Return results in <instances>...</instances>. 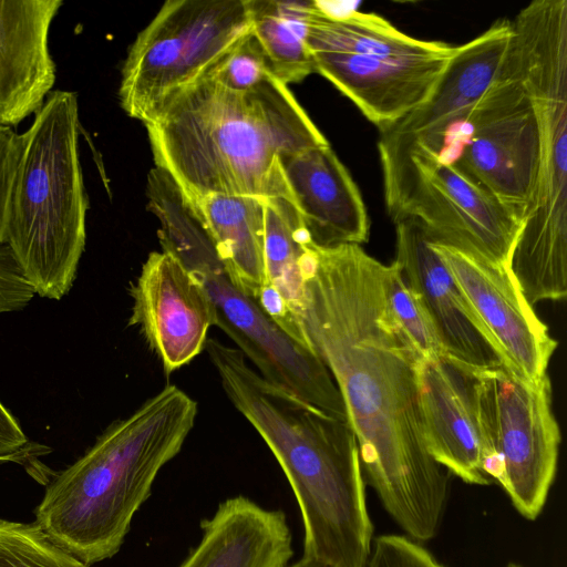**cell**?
<instances>
[{
	"mask_svg": "<svg viewBox=\"0 0 567 567\" xmlns=\"http://www.w3.org/2000/svg\"><path fill=\"white\" fill-rule=\"evenodd\" d=\"M388 265L360 245H309L299 324L331 373L359 449L365 483L406 536L440 529L449 493L422 434L416 371L422 358L386 301Z\"/></svg>",
	"mask_w": 567,
	"mask_h": 567,
	"instance_id": "1",
	"label": "cell"
},
{
	"mask_svg": "<svg viewBox=\"0 0 567 567\" xmlns=\"http://www.w3.org/2000/svg\"><path fill=\"white\" fill-rule=\"evenodd\" d=\"M153 159L193 200L292 198L281 158L329 142L275 76L247 92L202 76L145 124Z\"/></svg>",
	"mask_w": 567,
	"mask_h": 567,
	"instance_id": "2",
	"label": "cell"
},
{
	"mask_svg": "<svg viewBox=\"0 0 567 567\" xmlns=\"http://www.w3.org/2000/svg\"><path fill=\"white\" fill-rule=\"evenodd\" d=\"M206 350L233 405L281 466L300 507L303 556L333 567H365L373 543L355 436L334 419L270 383L236 348Z\"/></svg>",
	"mask_w": 567,
	"mask_h": 567,
	"instance_id": "3",
	"label": "cell"
},
{
	"mask_svg": "<svg viewBox=\"0 0 567 567\" xmlns=\"http://www.w3.org/2000/svg\"><path fill=\"white\" fill-rule=\"evenodd\" d=\"M197 403L167 385L113 422L72 465L47 485L35 524L86 565L114 556L161 468L182 450Z\"/></svg>",
	"mask_w": 567,
	"mask_h": 567,
	"instance_id": "4",
	"label": "cell"
},
{
	"mask_svg": "<svg viewBox=\"0 0 567 567\" xmlns=\"http://www.w3.org/2000/svg\"><path fill=\"white\" fill-rule=\"evenodd\" d=\"M538 128L529 207L509 270L530 306L567 295V0H536L512 21Z\"/></svg>",
	"mask_w": 567,
	"mask_h": 567,
	"instance_id": "5",
	"label": "cell"
},
{
	"mask_svg": "<svg viewBox=\"0 0 567 567\" xmlns=\"http://www.w3.org/2000/svg\"><path fill=\"white\" fill-rule=\"evenodd\" d=\"M80 131L78 94L55 90L19 134L4 245L34 293L53 300L72 288L85 248Z\"/></svg>",
	"mask_w": 567,
	"mask_h": 567,
	"instance_id": "6",
	"label": "cell"
},
{
	"mask_svg": "<svg viewBox=\"0 0 567 567\" xmlns=\"http://www.w3.org/2000/svg\"><path fill=\"white\" fill-rule=\"evenodd\" d=\"M384 203L394 224L509 268L522 223L453 163L406 138L380 134Z\"/></svg>",
	"mask_w": 567,
	"mask_h": 567,
	"instance_id": "7",
	"label": "cell"
},
{
	"mask_svg": "<svg viewBox=\"0 0 567 567\" xmlns=\"http://www.w3.org/2000/svg\"><path fill=\"white\" fill-rule=\"evenodd\" d=\"M162 250L177 257L202 284L217 326L270 383L315 409L347 422L340 391L320 358L291 338L251 297L236 287L217 257L206 227L185 224L161 236Z\"/></svg>",
	"mask_w": 567,
	"mask_h": 567,
	"instance_id": "8",
	"label": "cell"
},
{
	"mask_svg": "<svg viewBox=\"0 0 567 567\" xmlns=\"http://www.w3.org/2000/svg\"><path fill=\"white\" fill-rule=\"evenodd\" d=\"M249 31L247 0H167L127 51L122 109L145 125Z\"/></svg>",
	"mask_w": 567,
	"mask_h": 567,
	"instance_id": "9",
	"label": "cell"
},
{
	"mask_svg": "<svg viewBox=\"0 0 567 567\" xmlns=\"http://www.w3.org/2000/svg\"><path fill=\"white\" fill-rule=\"evenodd\" d=\"M480 419L488 450L487 474L528 520L543 512L554 483L560 430L546 374L527 382L504 365L477 370Z\"/></svg>",
	"mask_w": 567,
	"mask_h": 567,
	"instance_id": "10",
	"label": "cell"
},
{
	"mask_svg": "<svg viewBox=\"0 0 567 567\" xmlns=\"http://www.w3.org/2000/svg\"><path fill=\"white\" fill-rule=\"evenodd\" d=\"M537 158V122L513 38L497 75L467 116L452 163L523 223Z\"/></svg>",
	"mask_w": 567,
	"mask_h": 567,
	"instance_id": "11",
	"label": "cell"
},
{
	"mask_svg": "<svg viewBox=\"0 0 567 567\" xmlns=\"http://www.w3.org/2000/svg\"><path fill=\"white\" fill-rule=\"evenodd\" d=\"M432 245L502 364L530 383L545 377L558 342L526 300L509 268L433 239Z\"/></svg>",
	"mask_w": 567,
	"mask_h": 567,
	"instance_id": "12",
	"label": "cell"
},
{
	"mask_svg": "<svg viewBox=\"0 0 567 567\" xmlns=\"http://www.w3.org/2000/svg\"><path fill=\"white\" fill-rule=\"evenodd\" d=\"M130 326H136L167 374L195 359L214 326V311L202 284L167 251H153L131 284Z\"/></svg>",
	"mask_w": 567,
	"mask_h": 567,
	"instance_id": "13",
	"label": "cell"
},
{
	"mask_svg": "<svg viewBox=\"0 0 567 567\" xmlns=\"http://www.w3.org/2000/svg\"><path fill=\"white\" fill-rule=\"evenodd\" d=\"M477 370L447 354L421 358L417 400L425 447L467 484L489 485L488 450L480 419Z\"/></svg>",
	"mask_w": 567,
	"mask_h": 567,
	"instance_id": "14",
	"label": "cell"
},
{
	"mask_svg": "<svg viewBox=\"0 0 567 567\" xmlns=\"http://www.w3.org/2000/svg\"><path fill=\"white\" fill-rule=\"evenodd\" d=\"M512 39V21L502 19L456 47L430 99L380 134L406 138L452 159L467 116L497 75Z\"/></svg>",
	"mask_w": 567,
	"mask_h": 567,
	"instance_id": "15",
	"label": "cell"
},
{
	"mask_svg": "<svg viewBox=\"0 0 567 567\" xmlns=\"http://www.w3.org/2000/svg\"><path fill=\"white\" fill-rule=\"evenodd\" d=\"M454 52L411 60L318 52L312 53V59L315 72L331 82L381 131L430 99Z\"/></svg>",
	"mask_w": 567,
	"mask_h": 567,
	"instance_id": "16",
	"label": "cell"
},
{
	"mask_svg": "<svg viewBox=\"0 0 567 567\" xmlns=\"http://www.w3.org/2000/svg\"><path fill=\"white\" fill-rule=\"evenodd\" d=\"M395 262L431 319L445 353L473 370L503 365L470 316L432 238L415 223L395 224Z\"/></svg>",
	"mask_w": 567,
	"mask_h": 567,
	"instance_id": "17",
	"label": "cell"
},
{
	"mask_svg": "<svg viewBox=\"0 0 567 567\" xmlns=\"http://www.w3.org/2000/svg\"><path fill=\"white\" fill-rule=\"evenodd\" d=\"M61 0H0V125L35 115L52 92L56 68L49 31Z\"/></svg>",
	"mask_w": 567,
	"mask_h": 567,
	"instance_id": "18",
	"label": "cell"
},
{
	"mask_svg": "<svg viewBox=\"0 0 567 567\" xmlns=\"http://www.w3.org/2000/svg\"><path fill=\"white\" fill-rule=\"evenodd\" d=\"M280 163L312 245L327 248L368 240L370 221L362 195L330 144L286 155Z\"/></svg>",
	"mask_w": 567,
	"mask_h": 567,
	"instance_id": "19",
	"label": "cell"
},
{
	"mask_svg": "<svg viewBox=\"0 0 567 567\" xmlns=\"http://www.w3.org/2000/svg\"><path fill=\"white\" fill-rule=\"evenodd\" d=\"M202 530L199 545L179 567H282L292 556L285 514L244 496L220 503Z\"/></svg>",
	"mask_w": 567,
	"mask_h": 567,
	"instance_id": "20",
	"label": "cell"
},
{
	"mask_svg": "<svg viewBox=\"0 0 567 567\" xmlns=\"http://www.w3.org/2000/svg\"><path fill=\"white\" fill-rule=\"evenodd\" d=\"M194 203L229 278L237 288L257 301L267 282L265 199L214 194Z\"/></svg>",
	"mask_w": 567,
	"mask_h": 567,
	"instance_id": "21",
	"label": "cell"
},
{
	"mask_svg": "<svg viewBox=\"0 0 567 567\" xmlns=\"http://www.w3.org/2000/svg\"><path fill=\"white\" fill-rule=\"evenodd\" d=\"M312 53L332 52L411 60L452 54L455 47L408 35L374 13L349 11L337 14L315 1L308 31Z\"/></svg>",
	"mask_w": 567,
	"mask_h": 567,
	"instance_id": "22",
	"label": "cell"
},
{
	"mask_svg": "<svg viewBox=\"0 0 567 567\" xmlns=\"http://www.w3.org/2000/svg\"><path fill=\"white\" fill-rule=\"evenodd\" d=\"M250 30L286 85L315 72L308 31L315 1L247 0Z\"/></svg>",
	"mask_w": 567,
	"mask_h": 567,
	"instance_id": "23",
	"label": "cell"
},
{
	"mask_svg": "<svg viewBox=\"0 0 567 567\" xmlns=\"http://www.w3.org/2000/svg\"><path fill=\"white\" fill-rule=\"evenodd\" d=\"M310 243L301 217L289 200L265 199L266 286L279 295L298 321L303 301L302 264Z\"/></svg>",
	"mask_w": 567,
	"mask_h": 567,
	"instance_id": "24",
	"label": "cell"
},
{
	"mask_svg": "<svg viewBox=\"0 0 567 567\" xmlns=\"http://www.w3.org/2000/svg\"><path fill=\"white\" fill-rule=\"evenodd\" d=\"M0 567H90L59 547L35 523L0 518Z\"/></svg>",
	"mask_w": 567,
	"mask_h": 567,
	"instance_id": "25",
	"label": "cell"
},
{
	"mask_svg": "<svg viewBox=\"0 0 567 567\" xmlns=\"http://www.w3.org/2000/svg\"><path fill=\"white\" fill-rule=\"evenodd\" d=\"M385 295L395 323L422 358L446 354L431 319L395 261L388 265Z\"/></svg>",
	"mask_w": 567,
	"mask_h": 567,
	"instance_id": "26",
	"label": "cell"
},
{
	"mask_svg": "<svg viewBox=\"0 0 567 567\" xmlns=\"http://www.w3.org/2000/svg\"><path fill=\"white\" fill-rule=\"evenodd\" d=\"M203 76L227 90L247 92L275 75L267 55L250 30Z\"/></svg>",
	"mask_w": 567,
	"mask_h": 567,
	"instance_id": "27",
	"label": "cell"
},
{
	"mask_svg": "<svg viewBox=\"0 0 567 567\" xmlns=\"http://www.w3.org/2000/svg\"><path fill=\"white\" fill-rule=\"evenodd\" d=\"M365 567H445L423 545L405 535L373 539Z\"/></svg>",
	"mask_w": 567,
	"mask_h": 567,
	"instance_id": "28",
	"label": "cell"
},
{
	"mask_svg": "<svg viewBox=\"0 0 567 567\" xmlns=\"http://www.w3.org/2000/svg\"><path fill=\"white\" fill-rule=\"evenodd\" d=\"M31 443L18 420L0 401V464L19 463L30 467L44 447Z\"/></svg>",
	"mask_w": 567,
	"mask_h": 567,
	"instance_id": "29",
	"label": "cell"
},
{
	"mask_svg": "<svg viewBox=\"0 0 567 567\" xmlns=\"http://www.w3.org/2000/svg\"><path fill=\"white\" fill-rule=\"evenodd\" d=\"M19 159V134L0 125V247L6 244L9 200Z\"/></svg>",
	"mask_w": 567,
	"mask_h": 567,
	"instance_id": "30",
	"label": "cell"
},
{
	"mask_svg": "<svg viewBox=\"0 0 567 567\" xmlns=\"http://www.w3.org/2000/svg\"><path fill=\"white\" fill-rule=\"evenodd\" d=\"M282 567H333L327 563H323L321 560H318V559H315V558H309V557H305L302 556L300 560L291 564V565H285Z\"/></svg>",
	"mask_w": 567,
	"mask_h": 567,
	"instance_id": "31",
	"label": "cell"
},
{
	"mask_svg": "<svg viewBox=\"0 0 567 567\" xmlns=\"http://www.w3.org/2000/svg\"><path fill=\"white\" fill-rule=\"evenodd\" d=\"M505 567H523V566L517 563L511 561Z\"/></svg>",
	"mask_w": 567,
	"mask_h": 567,
	"instance_id": "32",
	"label": "cell"
}]
</instances>
